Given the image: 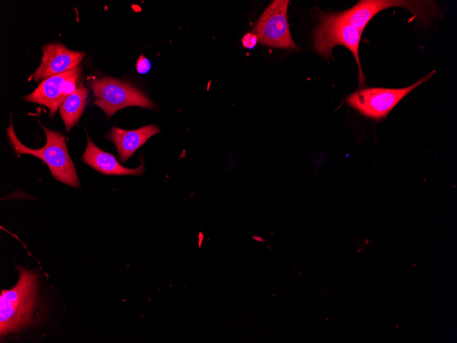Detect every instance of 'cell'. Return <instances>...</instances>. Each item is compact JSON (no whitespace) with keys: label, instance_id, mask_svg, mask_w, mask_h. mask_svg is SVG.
Masks as SVG:
<instances>
[{"label":"cell","instance_id":"cell-12","mask_svg":"<svg viewBox=\"0 0 457 343\" xmlns=\"http://www.w3.org/2000/svg\"><path fill=\"white\" fill-rule=\"evenodd\" d=\"M88 93V88L84 87L83 82H81L76 90L60 106V115L64 123L66 132L78 123L83 112Z\"/></svg>","mask_w":457,"mask_h":343},{"label":"cell","instance_id":"cell-5","mask_svg":"<svg viewBox=\"0 0 457 343\" xmlns=\"http://www.w3.org/2000/svg\"><path fill=\"white\" fill-rule=\"evenodd\" d=\"M434 73V70L415 84L403 88H365L358 90L346 98V102L365 116L380 120L385 118L404 97Z\"/></svg>","mask_w":457,"mask_h":343},{"label":"cell","instance_id":"cell-11","mask_svg":"<svg viewBox=\"0 0 457 343\" xmlns=\"http://www.w3.org/2000/svg\"><path fill=\"white\" fill-rule=\"evenodd\" d=\"M159 131V128L154 124L134 130H125L114 126L107 137L115 144L121 162H125L151 136Z\"/></svg>","mask_w":457,"mask_h":343},{"label":"cell","instance_id":"cell-13","mask_svg":"<svg viewBox=\"0 0 457 343\" xmlns=\"http://www.w3.org/2000/svg\"><path fill=\"white\" fill-rule=\"evenodd\" d=\"M135 66L140 74L148 73L151 68L150 61L142 54L138 58Z\"/></svg>","mask_w":457,"mask_h":343},{"label":"cell","instance_id":"cell-14","mask_svg":"<svg viewBox=\"0 0 457 343\" xmlns=\"http://www.w3.org/2000/svg\"><path fill=\"white\" fill-rule=\"evenodd\" d=\"M259 41L257 36L253 33L245 34L241 40L243 46L247 49L253 48Z\"/></svg>","mask_w":457,"mask_h":343},{"label":"cell","instance_id":"cell-1","mask_svg":"<svg viewBox=\"0 0 457 343\" xmlns=\"http://www.w3.org/2000/svg\"><path fill=\"white\" fill-rule=\"evenodd\" d=\"M20 276L17 283L0 296L1 336L25 327L31 322L37 294L36 275L23 267H16Z\"/></svg>","mask_w":457,"mask_h":343},{"label":"cell","instance_id":"cell-10","mask_svg":"<svg viewBox=\"0 0 457 343\" xmlns=\"http://www.w3.org/2000/svg\"><path fill=\"white\" fill-rule=\"evenodd\" d=\"M87 136V147L81 156L83 162L105 175L140 176L145 170L144 164L135 168H128L121 165L112 154L107 153L99 147Z\"/></svg>","mask_w":457,"mask_h":343},{"label":"cell","instance_id":"cell-7","mask_svg":"<svg viewBox=\"0 0 457 343\" xmlns=\"http://www.w3.org/2000/svg\"><path fill=\"white\" fill-rule=\"evenodd\" d=\"M287 0L273 1L252 28L259 41L272 47L299 49L291 38L287 21Z\"/></svg>","mask_w":457,"mask_h":343},{"label":"cell","instance_id":"cell-9","mask_svg":"<svg viewBox=\"0 0 457 343\" xmlns=\"http://www.w3.org/2000/svg\"><path fill=\"white\" fill-rule=\"evenodd\" d=\"M41 63L33 75L35 81L64 73L77 66L86 55L84 52L69 50L59 42L42 47Z\"/></svg>","mask_w":457,"mask_h":343},{"label":"cell","instance_id":"cell-6","mask_svg":"<svg viewBox=\"0 0 457 343\" xmlns=\"http://www.w3.org/2000/svg\"><path fill=\"white\" fill-rule=\"evenodd\" d=\"M400 7L408 10L419 20L427 23L432 15L437 13V5L433 1L366 0L360 1L352 8L338 13L339 16L363 32L369 21L385 9Z\"/></svg>","mask_w":457,"mask_h":343},{"label":"cell","instance_id":"cell-2","mask_svg":"<svg viewBox=\"0 0 457 343\" xmlns=\"http://www.w3.org/2000/svg\"><path fill=\"white\" fill-rule=\"evenodd\" d=\"M47 136V142L40 149H34L25 146L16 137L12 122L6 131L9 140L18 154H30L40 158L49 166L52 175L62 183L79 188L80 182L75 165L68 154L65 138L61 132L49 129L40 124Z\"/></svg>","mask_w":457,"mask_h":343},{"label":"cell","instance_id":"cell-4","mask_svg":"<svg viewBox=\"0 0 457 343\" xmlns=\"http://www.w3.org/2000/svg\"><path fill=\"white\" fill-rule=\"evenodd\" d=\"M89 85L94 95L93 104L101 108L108 118L119 110L129 106L156 108L153 102L142 91L115 78L91 79Z\"/></svg>","mask_w":457,"mask_h":343},{"label":"cell","instance_id":"cell-3","mask_svg":"<svg viewBox=\"0 0 457 343\" xmlns=\"http://www.w3.org/2000/svg\"><path fill=\"white\" fill-rule=\"evenodd\" d=\"M319 22L313 33V46L316 52L326 60L332 58L337 45L348 48L354 56L358 67V83L362 86L365 77L361 68L358 49L362 32L342 19L337 14H319Z\"/></svg>","mask_w":457,"mask_h":343},{"label":"cell","instance_id":"cell-8","mask_svg":"<svg viewBox=\"0 0 457 343\" xmlns=\"http://www.w3.org/2000/svg\"><path fill=\"white\" fill-rule=\"evenodd\" d=\"M81 77L80 66L50 76L43 79L34 92L24 99L26 101L47 107L50 116L53 117L63 101L76 90Z\"/></svg>","mask_w":457,"mask_h":343}]
</instances>
